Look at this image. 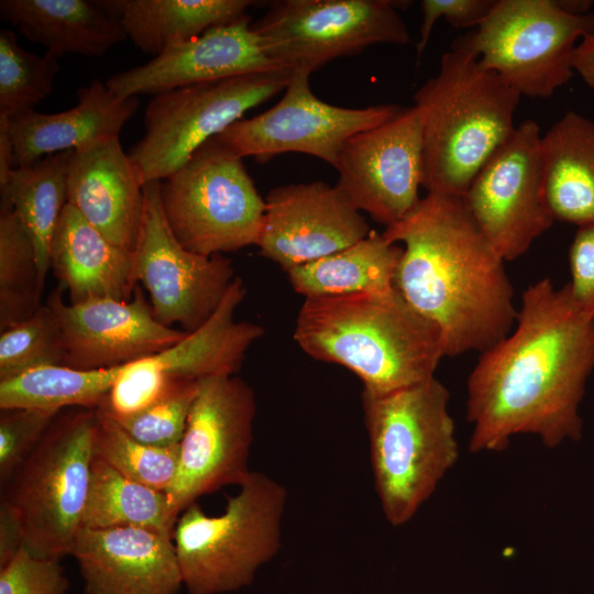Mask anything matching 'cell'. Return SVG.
I'll return each mask as SVG.
<instances>
[{
    "instance_id": "cell-33",
    "label": "cell",
    "mask_w": 594,
    "mask_h": 594,
    "mask_svg": "<svg viewBox=\"0 0 594 594\" xmlns=\"http://www.w3.org/2000/svg\"><path fill=\"white\" fill-rule=\"evenodd\" d=\"M94 457L132 481L167 492L177 473L179 444L155 447L140 442L96 408Z\"/></svg>"
},
{
    "instance_id": "cell-13",
    "label": "cell",
    "mask_w": 594,
    "mask_h": 594,
    "mask_svg": "<svg viewBox=\"0 0 594 594\" xmlns=\"http://www.w3.org/2000/svg\"><path fill=\"white\" fill-rule=\"evenodd\" d=\"M479 229L505 261L524 255L556 221L543 180L539 124L527 119L479 170L463 196Z\"/></svg>"
},
{
    "instance_id": "cell-17",
    "label": "cell",
    "mask_w": 594,
    "mask_h": 594,
    "mask_svg": "<svg viewBox=\"0 0 594 594\" xmlns=\"http://www.w3.org/2000/svg\"><path fill=\"white\" fill-rule=\"evenodd\" d=\"M371 232L363 213L341 188L315 180L267 193L256 246L287 273L349 248Z\"/></svg>"
},
{
    "instance_id": "cell-32",
    "label": "cell",
    "mask_w": 594,
    "mask_h": 594,
    "mask_svg": "<svg viewBox=\"0 0 594 594\" xmlns=\"http://www.w3.org/2000/svg\"><path fill=\"white\" fill-rule=\"evenodd\" d=\"M43 288L34 244L12 207L1 204L0 330L34 315Z\"/></svg>"
},
{
    "instance_id": "cell-30",
    "label": "cell",
    "mask_w": 594,
    "mask_h": 594,
    "mask_svg": "<svg viewBox=\"0 0 594 594\" xmlns=\"http://www.w3.org/2000/svg\"><path fill=\"white\" fill-rule=\"evenodd\" d=\"M176 521L166 492L132 481L94 457L81 528L139 527L173 537Z\"/></svg>"
},
{
    "instance_id": "cell-27",
    "label": "cell",
    "mask_w": 594,
    "mask_h": 594,
    "mask_svg": "<svg viewBox=\"0 0 594 594\" xmlns=\"http://www.w3.org/2000/svg\"><path fill=\"white\" fill-rule=\"evenodd\" d=\"M117 19L127 38L156 56L167 47L200 36L246 14L251 0H102L95 1Z\"/></svg>"
},
{
    "instance_id": "cell-21",
    "label": "cell",
    "mask_w": 594,
    "mask_h": 594,
    "mask_svg": "<svg viewBox=\"0 0 594 594\" xmlns=\"http://www.w3.org/2000/svg\"><path fill=\"white\" fill-rule=\"evenodd\" d=\"M143 186L119 138L73 151L67 204L109 241L132 253L144 208Z\"/></svg>"
},
{
    "instance_id": "cell-22",
    "label": "cell",
    "mask_w": 594,
    "mask_h": 594,
    "mask_svg": "<svg viewBox=\"0 0 594 594\" xmlns=\"http://www.w3.org/2000/svg\"><path fill=\"white\" fill-rule=\"evenodd\" d=\"M138 107V97H118L106 82L95 79L78 89L77 105L68 110L57 113L31 110L9 118L15 167L119 138Z\"/></svg>"
},
{
    "instance_id": "cell-2",
    "label": "cell",
    "mask_w": 594,
    "mask_h": 594,
    "mask_svg": "<svg viewBox=\"0 0 594 594\" xmlns=\"http://www.w3.org/2000/svg\"><path fill=\"white\" fill-rule=\"evenodd\" d=\"M402 242L394 287L437 326L446 356L487 350L513 329L514 288L463 197L427 194L382 233Z\"/></svg>"
},
{
    "instance_id": "cell-42",
    "label": "cell",
    "mask_w": 594,
    "mask_h": 594,
    "mask_svg": "<svg viewBox=\"0 0 594 594\" xmlns=\"http://www.w3.org/2000/svg\"><path fill=\"white\" fill-rule=\"evenodd\" d=\"M573 70L594 89V31L583 36L573 55Z\"/></svg>"
},
{
    "instance_id": "cell-43",
    "label": "cell",
    "mask_w": 594,
    "mask_h": 594,
    "mask_svg": "<svg viewBox=\"0 0 594 594\" xmlns=\"http://www.w3.org/2000/svg\"><path fill=\"white\" fill-rule=\"evenodd\" d=\"M15 168L14 150L9 118L0 114V187L4 186Z\"/></svg>"
},
{
    "instance_id": "cell-11",
    "label": "cell",
    "mask_w": 594,
    "mask_h": 594,
    "mask_svg": "<svg viewBox=\"0 0 594 594\" xmlns=\"http://www.w3.org/2000/svg\"><path fill=\"white\" fill-rule=\"evenodd\" d=\"M391 0H276L252 24L267 56L290 72L311 74L339 57L374 44L410 42Z\"/></svg>"
},
{
    "instance_id": "cell-36",
    "label": "cell",
    "mask_w": 594,
    "mask_h": 594,
    "mask_svg": "<svg viewBox=\"0 0 594 594\" xmlns=\"http://www.w3.org/2000/svg\"><path fill=\"white\" fill-rule=\"evenodd\" d=\"M198 387L196 381L173 380L166 393L146 409L125 418H111L140 442L155 447L178 446Z\"/></svg>"
},
{
    "instance_id": "cell-29",
    "label": "cell",
    "mask_w": 594,
    "mask_h": 594,
    "mask_svg": "<svg viewBox=\"0 0 594 594\" xmlns=\"http://www.w3.org/2000/svg\"><path fill=\"white\" fill-rule=\"evenodd\" d=\"M73 151L47 155L12 169L0 187L1 204L12 207L36 253L42 286L51 268V248L57 223L67 205V175Z\"/></svg>"
},
{
    "instance_id": "cell-44",
    "label": "cell",
    "mask_w": 594,
    "mask_h": 594,
    "mask_svg": "<svg viewBox=\"0 0 594 594\" xmlns=\"http://www.w3.org/2000/svg\"><path fill=\"white\" fill-rule=\"evenodd\" d=\"M557 4L572 15H585L591 13L593 1L591 0H556Z\"/></svg>"
},
{
    "instance_id": "cell-31",
    "label": "cell",
    "mask_w": 594,
    "mask_h": 594,
    "mask_svg": "<svg viewBox=\"0 0 594 594\" xmlns=\"http://www.w3.org/2000/svg\"><path fill=\"white\" fill-rule=\"evenodd\" d=\"M122 367L77 370L47 365L28 371L0 381V409L61 411L70 406L96 409L107 397Z\"/></svg>"
},
{
    "instance_id": "cell-40",
    "label": "cell",
    "mask_w": 594,
    "mask_h": 594,
    "mask_svg": "<svg viewBox=\"0 0 594 594\" xmlns=\"http://www.w3.org/2000/svg\"><path fill=\"white\" fill-rule=\"evenodd\" d=\"M573 300L586 315L594 317V223L579 227L569 250Z\"/></svg>"
},
{
    "instance_id": "cell-39",
    "label": "cell",
    "mask_w": 594,
    "mask_h": 594,
    "mask_svg": "<svg viewBox=\"0 0 594 594\" xmlns=\"http://www.w3.org/2000/svg\"><path fill=\"white\" fill-rule=\"evenodd\" d=\"M495 0H422V23L416 44L417 58L426 50L436 21L444 18L454 28H476L491 12Z\"/></svg>"
},
{
    "instance_id": "cell-1",
    "label": "cell",
    "mask_w": 594,
    "mask_h": 594,
    "mask_svg": "<svg viewBox=\"0 0 594 594\" xmlns=\"http://www.w3.org/2000/svg\"><path fill=\"white\" fill-rule=\"evenodd\" d=\"M593 370L594 317L568 284L544 277L529 285L513 329L480 353L466 380L469 450L501 452L518 435L548 449L581 440L580 405Z\"/></svg>"
},
{
    "instance_id": "cell-18",
    "label": "cell",
    "mask_w": 594,
    "mask_h": 594,
    "mask_svg": "<svg viewBox=\"0 0 594 594\" xmlns=\"http://www.w3.org/2000/svg\"><path fill=\"white\" fill-rule=\"evenodd\" d=\"M63 290L59 285L47 298L61 323L63 365L112 369L162 352L187 334L161 323L138 286L131 300L95 298L68 305Z\"/></svg>"
},
{
    "instance_id": "cell-35",
    "label": "cell",
    "mask_w": 594,
    "mask_h": 594,
    "mask_svg": "<svg viewBox=\"0 0 594 594\" xmlns=\"http://www.w3.org/2000/svg\"><path fill=\"white\" fill-rule=\"evenodd\" d=\"M63 361L61 323L48 300L30 318L1 331L0 381L42 366L63 365Z\"/></svg>"
},
{
    "instance_id": "cell-14",
    "label": "cell",
    "mask_w": 594,
    "mask_h": 594,
    "mask_svg": "<svg viewBox=\"0 0 594 594\" xmlns=\"http://www.w3.org/2000/svg\"><path fill=\"white\" fill-rule=\"evenodd\" d=\"M144 208L133 251L134 273L148 293L155 318L164 326L180 324L185 332L202 326L234 280L231 261L185 249L166 221L160 180L143 186Z\"/></svg>"
},
{
    "instance_id": "cell-34",
    "label": "cell",
    "mask_w": 594,
    "mask_h": 594,
    "mask_svg": "<svg viewBox=\"0 0 594 594\" xmlns=\"http://www.w3.org/2000/svg\"><path fill=\"white\" fill-rule=\"evenodd\" d=\"M59 69L56 58L23 50L12 30H0V114L34 110L53 92Z\"/></svg>"
},
{
    "instance_id": "cell-28",
    "label": "cell",
    "mask_w": 594,
    "mask_h": 594,
    "mask_svg": "<svg viewBox=\"0 0 594 594\" xmlns=\"http://www.w3.org/2000/svg\"><path fill=\"white\" fill-rule=\"evenodd\" d=\"M402 254V246L372 231L349 248L292 268L288 280L305 298L386 290L394 287Z\"/></svg>"
},
{
    "instance_id": "cell-8",
    "label": "cell",
    "mask_w": 594,
    "mask_h": 594,
    "mask_svg": "<svg viewBox=\"0 0 594 594\" xmlns=\"http://www.w3.org/2000/svg\"><path fill=\"white\" fill-rule=\"evenodd\" d=\"M160 196L173 234L194 253L212 256L257 243L265 198L243 158L217 136L160 182Z\"/></svg>"
},
{
    "instance_id": "cell-23",
    "label": "cell",
    "mask_w": 594,
    "mask_h": 594,
    "mask_svg": "<svg viewBox=\"0 0 594 594\" xmlns=\"http://www.w3.org/2000/svg\"><path fill=\"white\" fill-rule=\"evenodd\" d=\"M51 267L70 304L95 298L130 300L136 288L133 253L109 241L69 204L54 233Z\"/></svg>"
},
{
    "instance_id": "cell-5",
    "label": "cell",
    "mask_w": 594,
    "mask_h": 594,
    "mask_svg": "<svg viewBox=\"0 0 594 594\" xmlns=\"http://www.w3.org/2000/svg\"><path fill=\"white\" fill-rule=\"evenodd\" d=\"M449 402L436 377L384 394L362 392L374 488L394 527L414 518L459 460Z\"/></svg>"
},
{
    "instance_id": "cell-25",
    "label": "cell",
    "mask_w": 594,
    "mask_h": 594,
    "mask_svg": "<svg viewBox=\"0 0 594 594\" xmlns=\"http://www.w3.org/2000/svg\"><path fill=\"white\" fill-rule=\"evenodd\" d=\"M0 16L56 59L66 54L101 57L127 38L120 22L95 1L1 0Z\"/></svg>"
},
{
    "instance_id": "cell-12",
    "label": "cell",
    "mask_w": 594,
    "mask_h": 594,
    "mask_svg": "<svg viewBox=\"0 0 594 594\" xmlns=\"http://www.w3.org/2000/svg\"><path fill=\"white\" fill-rule=\"evenodd\" d=\"M255 414V394L238 375L199 382L179 443L177 473L166 492L177 519L199 497L239 486L249 476Z\"/></svg>"
},
{
    "instance_id": "cell-24",
    "label": "cell",
    "mask_w": 594,
    "mask_h": 594,
    "mask_svg": "<svg viewBox=\"0 0 594 594\" xmlns=\"http://www.w3.org/2000/svg\"><path fill=\"white\" fill-rule=\"evenodd\" d=\"M245 294L243 279L235 276L202 326L168 349L147 356L152 366L168 380L200 382L218 375H237L250 346L264 333L256 323L234 319Z\"/></svg>"
},
{
    "instance_id": "cell-20",
    "label": "cell",
    "mask_w": 594,
    "mask_h": 594,
    "mask_svg": "<svg viewBox=\"0 0 594 594\" xmlns=\"http://www.w3.org/2000/svg\"><path fill=\"white\" fill-rule=\"evenodd\" d=\"M70 556L85 594H176L183 586L173 537L157 530L81 528Z\"/></svg>"
},
{
    "instance_id": "cell-26",
    "label": "cell",
    "mask_w": 594,
    "mask_h": 594,
    "mask_svg": "<svg viewBox=\"0 0 594 594\" xmlns=\"http://www.w3.org/2000/svg\"><path fill=\"white\" fill-rule=\"evenodd\" d=\"M541 155L554 220L594 223V122L568 111L541 135Z\"/></svg>"
},
{
    "instance_id": "cell-4",
    "label": "cell",
    "mask_w": 594,
    "mask_h": 594,
    "mask_svg": "<svg viewBox=\"0 0 594 594\" xmlns=\"http://www.w3.org/2000/svg\"><path fill=\"white\" fill-rule=\"evenodd\" d=\"M520 95L477 58L451 48L414 95L422 127L428 194L463 197L491 156L513 135Z\"/></svg>"
},
{
    "instance_id": "cell-15",
    "label": "cell",
    "mask_w": 594,
    "mask_h": 594,
    "mask_svg": "<svg viewBox=\"0 0 594 594\" xmlns=\"http://www.w3.org/2000/svg\"><path fill=\"white\" fill-rule=\"evenodd\" d=\"M309 74L292 72L284 95L266 111L241 119L217 138L232 152L264 163L296 152L336 167L340 151L354 134L396 117L403 108L378 105L344 108L319 99L310 89Z\"/></svg>"
},
{
    "instance_id": "cell-3",
    "label": "cell",
    "mask_w": 594,
    "mask_h": 594,
    "mask_svg": "<svg viewBox=\"0 0 594 594\" xmlns=\"http://www.w3.org/2000/svg\"><path fill=\"white\" fill-rule=\"evenodd\" d=\"M294 340L312 359L353 372L371 394L431 380L446 356L437 326L395 287L305 298Z\"/></svg>"
},
{
    "instance_id": "cell-19",
    "label": "cell",
    "mask_w": 594,
    "mask_h": 594,
    "mask_svg": "<svg viewBox=\"0 0 594 594\" xmlns=\"http://www.w3.org/2000/svg\"><path fill=\"white\" fill-rule=\"evenodd\" d=\"M279 67L267 56L245 14L189 41L167 47L145 64L106 80L118 97L160 95L174 89L263 73Z\"/></svg>"
},
{
    "instance_id": "cell-38",
    "label": "cell",
    "mask_w": 594,
    "mask_h": 594,
    "mask_svg": "<svg viewBox=\"0 0 594 594\" xmlns=\"http://www.w3.org/2000/svg\"><path fill=\"white\" fill-rule=\"evenodd\" d=\"M68 590L58 560L36 557L24 547L0 568V594H68Z\"/></svg>"
},
{
    "instance_id": "cell-16",
    "label": "cell",
    "mask_w": 594,
    "mask_h": 594,
    "mask_svg": "<svg viewBox=\"0 0 594 594\" xmlns=\"http://www.w3.org/2000/svg\"><path fill=\"white\" fill-rule=\"evenodd\" d=\"M337 186L354 207L386 228L420 201L424 180L422 127L415 106L391 120L352 135L334 167Z\"/></svg>"
},
{
    "instance_id": "cell-6",
    "label": "cell",
    "mask_w": 594,
    "mask_h": 594,
    "mask_svg": "<svg viewBox=\"0 0 594 594\" xmlns=\"http://www.w3.org/2000/svg\"><path fill=\"white\" fill-rule=\"evenodd\" d=\"M286 488L251 471L224 512L207 515L196 503L179 515L173 541L187 594H223L250 585L282 544Z\"/></svg>"
},
{
    "instance_id": "cell-10",
    "label": "cell",
    "mask_w": 594,
    "mask_h": 594,
    "mask_svg": "<svg viewBox=\"0 0 594 594\" xmlns=\"http://www.w3.org/2000/svg\"><path fill=\"white\" fill-rule=\"evenodd\" d=\"M292 72L278 68L191 85L156 95L144 134L128 155L143 185L163 180L245 112L284 91Z\"/></svg>"
},
{
    "instance_id": "cell-7",
    "label": "cell",
    "mask_w": 594,
    "mask_h": 594,
    "mask_svg": "<svg viewBox=\"0 0 594 594\" xmlns=\"http://www.w3.org/2000/svg\"><path fill=\"white\" fill-rule=\"evenodd\" d=\"M96 409L58 415L41 442L1 490V502L16 515L23 547L61 560L72 553L87 501Z\"/></svg>"
},
{
    "instance_id": "cell-9",
    "label": "cell",
    "mask_w": 594,
    "mask_h": 594,
    "mask_svg": "<svg viewBox=\"0 0 594 594\" xmlns=\"http://www.w3.org/2000/svg\"><path fill=\"white\" fill-rule=\"evenodd\" d=\"M594 31V12L572 15L556 0H495L485 19L455 38L520 96L547 98L574 74L576 42Z\"/></svg>"
},
{
    "instance_id": "cell-37",
    "label": "cell",
    "mask_w": 594,
    "mask_h": 594,
    "mask_svg": "<svg viewBox=\"0 0 594 594\" xmlns=\"http://www.w3.org/2000/svg\"><path fill=\"white\" fill-rule=\"evenodd\" d=\"M61 411L0 409V485L7 486L31 455Z\"/></svg>"
},
{
    "instance_id": "cell-41",
    "label": "cell",
    "mask_w": 594,
    "mask_h": 594,
    "mask_svg": "<svg viewBox=\"0 0 594 594\" xmlns=\"http://www.w3.org/2000/svg\"><path fill=\"white\" fill-rule=\"evenodd\" d=\"M23 547L20 521L13 510L0 503V568L4 566Z\"/></svg>"
}]
</instances>
